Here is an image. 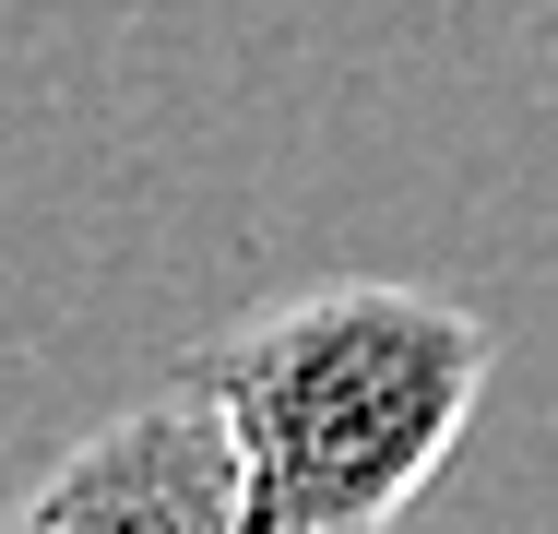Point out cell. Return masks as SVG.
I'll list each match as a JSON object with an SVG mask.
<instances>
[{"label": "cell", "mask_w": 558, "mask_h": 534, "mask_svg": "<svg viewBox=\"0 0 558 534\" xmlns=\"http://www.w3.org/2000/svg\"><path fill=\"white\" fill-rule=\"evenodd\" d=\"M12 534H274V523L250 499V463L203 404V380H167L119 404L108 427H84L12 499Z\"/></svg>", "instance_id": "obj_2"}, {"label": "cell", "mask_w": 558, "mask_h": 534, "mask_svg": "<svg viewBox=\"0 0 558 534\" xmlns=\"http://www.w3.org/2000/svg\"><path fill=\"white\" fill-rule=\"evenodd\" d=\"M499 332L404 274H333L179 356L274 534H392L487 404Z\"/></svg>", "instance_id": "obj_1"}]
</instances>
